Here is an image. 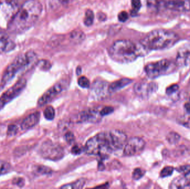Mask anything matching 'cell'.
<instances>
[{
    "label": "cell",
    "instance_id": "obj_24",
    "mask_svg": "<svg viewBox=\"0 0 190 189\" xmlns=\"http://www.w3.org/2000/svg\"><path fill=\"white\" fill-rule=\"evenodd\" d=\"M180 135L177 133L171 132L167 135L166 140L170 144H176L179 142Z\"/></svg>",
    "mask_w": 190,
    "mask_h": 189
},
{
    "label": "cell",
    "instance_id": "obj_36",
    "mask_svg": "<svg viewBox=\"0 0 190 189\" xmlns=\"http://www.w3.org/2000/svg\"><path fill=\"white\" fill-rule=\"evenodd\" d=\"M64 138L65 139L66 142L69 144H72L75 140V137L74 136V134L71 132L66 133L64 136Z\"/></svg>",
    "mask_w": 190,
    "mask_h": 189
},
{
    "label": "cell",
    "instance_id": "obj_15",
    "mask_svg": "<svg viewBox=\"0 0 190 189\" xmlns=\"http://www.w3.org/2000/svg\"><path fill=\"white\" fill-rule=\"evenodd\" d=\"M190 62V44H185L177 53L176 63L179 65H187Z\"/></svg>",
    "mask_w": 190,
    "mask_h": 189
},
{
    "label": "cell",
    "instance_id": "obj_34",
    "mask_svg": "<svg viewBox=\"0 0 190 189\" xmlns=\"http://www.w3.org/2000/svg\"><path fill=\"white\" fill-rule=\"evenodd\" d=\"M18 127L16 125L11 124L8 125L7 130V134L9 137L14 136L18 132Z\"/></svg>",
    "mask_w": 190,
    "mask_h": 189
},
{
    "label": "cell",
    "instance_id": "obj_20",
    "mask_svg": "<svg viewBox=\"0 0 190 189\" xmlns=\"http://www.w3.org/2000/svg\"><path fill=\"white\" fill-rule=\"evenodd\" d=\"M188 179L185 177H178L172 181L169 185L170 189H186Z\"/></svg>",
    "mask_w": 190,
    "mask_h": 189
},
{
    "label": "cell",
    "instance_id": "obj_43",
    "mask_svg": "<svg viewBox=\"0 0 190 189\" xmlns=\"http://www.w3.org/2000/svg\"><path fill=\"white\" fill-rule=\"evenodd\" d=\"M185 109L187 114H190V103H186L185 104Z\"/></svg>",
    "mask_w": 190,
    "mask_h": 189
},
{
    "label": "cell",
    "instance_id": "obj_8",
    "mask_svg": "<svg viewBox=\"0 0 190 189\" xmlns=\"http://www.w3.org/2000/svg\"><path fill=\"white\" fill-rule=\"evenodd\" d=\"M67 82L61 80L56 83L49 88L42 96L39 99L37 104L39 106H43L52 101L56 96L61 93L67 87Z\"/></svg>",
    "mask_w": 190,
    "mask_h": 189
},
{
    "label": "cell",
    "instance_id": "obj_17",
    "mask_svg": "<svg viewBox=\"0 0 190 189\" xmlns=\"http://www.w3.org/2000/svg\"><path fill=\"white\" fill-rule=\"evenodd\" d=\"M15 44L7 34L0 32V52H10L15 48Z\"/></svg>",
    "mask_w": 190,
    "mask_h": 189
},
{
    "label": "cell",
    "instance_id": "obj_44",
    "mask_svg": "<svg viewBox=\"0 0 190 189\" xmlns=\"http://www.w3.org/2000/svg\"><path fill=\"white\" fill-rule=\"evenodd\" d=\"M58 1L61 3H62L63 5H66L69 2V0H58Z\"/></svg>",
    "mask_w": 190,
    "mask_h": 189
},
{
    "label": "cell",
    "instance_id": "obj_46",
    "mask_svg": "<svg viewBox=\"0 0 190 189\" xmlns=\"http://www.w3.org/2000/svg\"><path fill=\"white\" fill-rule=\"evenodd\" d=\"M2 109V108H1V105H0V109Z\"/></svg>",
    "mask_w": 190,
    "mask_h": 189
},
{
    "label": "cell",
    "instance_id": "obj_9",
    "mask_svg": "<svg viewBox=\"0 0 190 189\" xmlns=\"http://www.w3.org/2000/svg\"><path fill=\"white\" fill-rule=\"evenodd\" d=\"M171 62L167 59L162 60L156 63H151L146 65L145 70L149 78L154 79L164 74L169 70Z\"/></svg>",
    "mask_w": 190,
    "mask_h": 189
},
{
    "label": "cell",
    "instance_id": "obj_18",
    "mask_svg": "<svg viewBox=\"0 0 190 189\" xmlns=\"http://www.w3.org/2000/svg\"><path fill=\"white\" fill-rule=\"evenodd\" d=\"M132 82V80L128 78H123L117 80L109 85V91L110 93H115L128 86Z\"/></svg>",
    "mask_w": 190,
    "mask_h": 189
},
{
    "label": "cell",
    "instance_id": "obj_13",
    "mask_svg": "<svg viewBox=\"0 0 190 189\" xmlns=\"http://www.w3.org/2000/svg\"><path fill=\"white\" fill-rule=\"evenodd\" d=\"M166 9L177 12L190 11V0H166Z\"/></svg>",
    "mask_w": 190,
    "mask_h": 189
},
{
    "label": "cell",
    "instance_id": "obj_16",
    "mask_svg": "<svg viewBox=\"0 0 190 189\" xmlns=\"http://www.w3.org/2000/svg\"><path fill=\"white\" fill-rule=\"evenodd\" d=\"M40 118V113L36 111L30 114L25 118L22 122L21 129L22 130H28L36 125L39 122Z\"/></svg>",
    "mask_w": 190,
    "mask_h": 189
},
{
    "label": "cell",
    "instance_id": "obj_30",
    "mask_svg": "<svg viewBox=\"0 0 190 189\" xmlns=\"http://www.w3.org/2000/svg\"><path fill=\"white\" fill-rule=\"evenodd\" d=\"M78 84L81 88H88L90 87V80L85 76H82L78 78Z\"/></svg>",
    "mask_w": 190,
    "mask_h": 189
},
{
    "label": "cell",
    "instance_id": "obj_21",
    "mask_svg": "<svg viewBox=\"0 0 190 189\" xmlns=\"http://www.w3.org/2000/svg\"><path fill=\"white\" fill-rule=\"evenodd\" d=\"M86 180L84 178L78 179L77 180L71 184H66L61 187V189H82L86 184Z\"/></svg>",
    "mask_w": 190,
    "mask_h": 189
},
{
    "label": "cell",
    "instance_id": "obj_3",
    "mask_svg": "<svg viewBox=\"0 0 190 189\" xmlns=\"http://www.w3.org/2000/svg\"><path fill=\"white\" fill-rule=\"evenodd\" d=\"M148 51L140 42L137 44L130 40L121 39L115 41L109 47V54L116 62L128 63L132 62L138 57L146 55Z\"/></svg>",
    "mask_w": 190,
    "mask_h": 189
},
{
    "label": "cell",
    "instance_id": "obj_40",
    "mask_svg": "<svg viewBox=\"0 0 190 189\" xmlns=\"http://www.w3.org/2000/svg\"><path fill=\"white\" fill-rule=\"evenodd\" d=\"M118 20L120 22H125L127 20L128 18V13L126 12L122 11V12H121L118 14Z\"/></svg>",
    "mask_w": 190,
    "mask_h": 189
},
{
    "label": "cell",
    "instance_id": "obj_11",
    "mask_svg": "<svg viewBox=\"0 0 190 189\" xmlns=\"http://www.w3.org/2000/svg\"><path fill=\"white\" fill-rule=\"evenodd\" d=\"M157 89V85L155 82H139L134 86V91L137 96L142 98L149 97Z\"/></svg>",
    "mask_w": 190,
    "mask_h": 189
},
{
    "label": "cell",
    "instance_id": "obj_42",
    "mask_svg": "<svg viewBox=\"0 0 190 189\" xmlns=\"http://www.w3.org/2000/svg\"><path fill=\"white\" fill-rule=\"evenodd\" d=\"M97 18H99V20L100 21H104V20L106 18V15H104V13H99L97 14Z\"/></svg>",
    "mask_w": 190,
    "mask_h": 189
},
{
    "label": "cell",
    "instance_id": "obj_26",
    "mask_svg": "<svg viewBox=\"0 0 190 189\" xmlns=\"http://www.w3.org/2000/svg\"><path fill=\"white\" fill-rule=\"evenodd\" d=\"M44 118L49 120H52L55 117V111L52 106H47L44 111Z\"/></svg>",
    "mask_w": 190,
    "mask_h": 189
},
{
    "label": "cell",
    "instance_id": "obj_28",
    "mask_svg": "<svg viewBox=\"0 0 190 189\" xmlns=\"http://www.w3.org/2000/svg\"><path fill=\"white\" fill-rule=\"evenodd\" d=\"M146 173V171L141 168H136L132 173V179L135 180H138L141 179Z\"/></svg>",
    "mask_w": 190,
    "mask_h": 189
},
{
    "label": "cell",
    "instance_id": "obj_25",
    "mask_svg": "<svg viewBox=\"0 0 190 189\" xmlns=\"http://www.w3.org/2000/svg\"><path fill=\"white\" fill-rule=\"evenodd\" d=\"M94 13L91 10H87L85 13L84 18V24L87 26H90L92 25L94 20Z\"/></svg>",
    "mask_w": 190,
    "mask_h": 189
},
{
    "label": "cell",
    "instance_id": "obj_47",
    "mask_svg": "<svg viewBox=\"0 0 190 189\" xmlns=\"http://www.w3.org/2000/svg\"></svg>",
    "mask_w": 190,
    "mask_h": 189
},
{
    "label": "cell",
    "instance_id": "obj_41",
    "mask_svg": "<svg viewBox=\"0 0 190 189\" xmlns=\"http://www.w3.org/2000/svg\"><path fill=\"white\" fill-rule=\"evenodd\" d=\"M82 149L78 145H74L71 149V153L74 155H79L82 153Z\"/></svg>",
    "mask_w": 190,
    "mask_h": 189
},
{
    "label": "cell",
    "instance_id": "obj_22",
    "mask_svg": "<svg viewBox=\"0 0 190 189\" xmlns=\"http://www.w3.org/2000/svg\"><path fill=\"white\" fill-rule=\"evenodd\" d=\"M33 172L37 175H50L52 170L46 166L36 165L33 166Z\"/></svg>",
    "mask_w": 190,
    "mask_h": 189
},
{
    "label": "cell",
    "instance_id": "obj_45",
    "mask_svg": "<svg viewBox=\"0 0 190 189\" xmlns=\"http://www.w3.org/2000/svg\"><path fill=\"white\" fill-rule=\"evenodd\" d=\"M81 69L80 68V67H79L77 68V74H80V73H81Z\"/></svg>",
    "mask_w": 190,
    "mask_h": 189
},
{
    "label": "cell",
    "instance_id": "obj_19",
    "mask_svg": "<svg viewBox=\"0 0 190 189\" xmlns=\"http://www.w3.org/2000/svg\"><path fill=\"white\" fill-rule=\"evenodd\" d=\"M166 0H147V6L152 12L166 9Z\"/></svg>",
    "mask_w": 190,
    "mask_h": 189
},
{
    "label": "cell",
    "instance_id": "obj_33",
    "mask_svg": "<svg viewBox=\"0 0 190 189\" xmlns=\"http://www.w3.org/2000/svg\"><path fill=\"white\" fill-rule=\"evenodd\" d=\"M37 65H39V68L41 69L42 70H49L51 67V63L46 60H41L39 61Z\"/></svg>",
    "mask_w": 190,
    "mask_h": 189
},
{
    "label": "cell",
    "instance_id": "obj_39",
    "mask_svg": "<svg viewBox=\"0 0 190 189\" xmlns=\"http://www.w3.org/2000/svg\"><path fill=\"white\" fill-rule=\"evenodd\" d=\"M12 184L20 187H22L25 185V180L22 178H16L13 179Z\"/></svg>",
    "mask_w": 190,
    "mask_h": 189
},
{
    "label": "cell",
    "instance_id": "obj_6",
    "mask_svg": "<svg viewBox=\"0 0 190 189\" xmlns=\"http://www.w3.org/2000/svg\"><path fill=\"white\" fill-rule=\"evenodd\" d=\"M39 153L44 159L52 161L59 160L64 156L63 147L51 141H46L42 144Z\"/></svg>",
    "mask_w": 190,
    "mask_h": 189
},
{
    "label": "cell",
    "instance_id": "obj_27",
    "mask_svg": "<svg viewBox=\"0 0 190 189\" xmlns=\"http://www.w3.org/2000/svg\"><path fill=\"white\" fill-rule=\"evenodd\" d=\"M178 122L183 126L190 128V114L184 115L178 119Z\"/></svg>",
    "mask_w": 190,
    "mask_h": 189
},
{
    "label": "cell",
    "instance_id": "obj_37",
    "mask_svg": "<svg viewBox=\"0 0 190 189\" xmlns=\"http://www.w3.org/2000/svg\"><path fill=\"white\" fill-rule=\"evenodd\" d=\"M114 110V109L112 106H104V108L100 110V114L102 117H104L112 113Z\"/></svg>",
    "mask_w": 190,
    "mask_h": 189
},
{
    "label": "cell",
    "instance_id": "obj_14",
    "mask_svg": "<svg viewBox=\"0 0 190 189\" xmlns=\"http://www.w3.org/2000/svg\"><path fill=\"white\" fill-rule=\"evenodd\" d=\"M102 116L100 114V110L98 109H88L85 111L81 112L80 114L79 119L82 122H89V123H97L101 120Z\"/></svg>",
    "mask_w": 190,
    "mask_h": 189
},
{
    "label": "cell",
    "instance_id": "obj_5",
    "mask_svg": "<svg viewBox=\"0 0 190 189\" xmlns=\"http://www.w3.org/2000/svg\"><path fill=\"white\" fill-rule=\"evenodd\" d=\"M37 56L34 51H28L19 55L6 68L2 77V83L5 85L14 78L18 73L26 72L38 63Z\"/></svg>",
    "mask_w": 190,
    "mask_h": 189
},
{
    "label": "cell",
    "instance_id": "obj_32",
    "mask_svg": "<svg viewBox=\"0 0 190 189\" xmlns=\"http://www.w3.org/2000/svg\"><path fill=\"white\" fill-rule=\"evenodd\" d=\"M176 170L178 173H181L183 176H187L190 174V165L180 166Z\"/></svg>",
    "mask_w": 190,
    "mask_h": 189
},
{
    "label": "cell",
    "instance_id": "obj_1",
    "mask_svg": "<svg viewBox=\"0 0 190 189\" xmlns=\"http://www.w3.org/2000/svg\"><path fill=\"white\" fill-rule=\"evenodd\" d=\"M127 135L118 130L102 132L91 137L86 142L83 150L89 155L106 158L110 154L124 147Z\"/></svg>",
    "mask_w": 190,
    "mask_h": 189
},
{
    "label": "cell",
    "instance_id": "obj_38",
    "mask_svg": "<svg viewBox=\"0 0 190 189\" xmlns=\"http://www.w3.org/2000/svg\"><path fill=\"white\" fill-rule=\"evenodd\" d=\"M179 89V86L177 85L176 84H173L171 86L169 87L166 89V93L168 95H171L173 93H175L176 92H177Z\"/></svg>",
    "mask_w": 190,
    "mask_h": 189
},
{
    "label": "cell",
    "instance_id": "obj_29",
    "mask_svg": "<svg viewBox=\"0 0 190 189\" xmlns=\"http://www.w3.org/2000/svg\"><path fill=\"white\" fill-rule=\"evenodd\" d=\"M70 37L72 41L77 42L82 41L85 37V35L81 31H73L71 34Z\"/></svg>",
    "mask_w": 190,
    "mask_h": 189
},
{
    "label": "cell",
    "instance_id": "obj_23",
    "mask_svg": "<svg viewBox=\"0 0 190 189\" xmlns=\"http://www.w3.org/2000/svg\"><path fill=\"white\" fill-rule=\"evenodd\" d=\"M12 166L7 161L0 160V176L5 175L11 171Z\"/></svg>",
    "mask_w": 190,
    "mask_h": 189
},
{
    "label": "cell",
    "instance_id": "obj_10",
    "mask_svg": "<svg viewBox=\"0 0 190 189\" xmlns=\"http://www.w3.org/2000/svg\"><path fill=\"white\" fill-rule=\"evenodd\" d=\"M145 145V142L142 138L131 137L125 144L123 148V155L131 156L140 154L144 149Z\"/></svg>",
    "mask_w": 190,
    "mask_h": 189
},
{
    "label": "cell",
    "instance_id": "obj_7",
    "mask_svg": "<svg viewBox=\"0 0 190 189\" xmlns=\"http://www.w3.org/2000/svg\"><path fill=\"white\" fill-rule=\"evenodd\" d=\"M27 84V81L24 78H21L12 87L6 91L0 98V105L2 108L6 104L10 103L13 99L18 97L24 91Z\"/></svg>",
    "mask_w": 190,
    "mask_h": 189
},
{
    "label": "cell",
    "instance_id": "obj_2",
    "mask_svg": "<svg viewBox=\"0 0 190 189\" xmlns=\"http://www.w3.org/2000/svg\"><path fill=\"white\" fill-rule=\"evenodd\" d=\"M42 11V6L39 1H27L11 18L8 30L15 34H21L29 30L39 20Z\"/></svg>",
    "mask_w": 190,
    "mask_h": 189
},
{
    "label": "cell",
    "instance_id": "obj_4",
    "mask_svg": "<svg viewBox=\"0 0 190 189\" xmlns=\"http://www.w3.org/2000/svg\"><path fill=\"white\" fill-rule=\"evenodd\" d=\"M179 37L174 32L158 29L150 32L140 41L146 49L159 50L169 48L177 43Z\"/></svg>",
    "mask_w": 190,
    "mask_h": 189
},
{
    "label": "cell",
    "instance_id": "obj_35",
    "mask_svg": "<svg viewBox=\"0 0 190 189\" xmlns=\"http://www.w3.org/2000/svg\"><path fill=\"white\" fill-rule=\"evenodd\" d=\"M131 5H132V13H136L140 9L141 7V2L140 0H132L131 1Z\"/></svg>",
    "mask_w": 190,
    "mask_h": 189
},
{
    "label": "cell",
    "instance_id": "obj_31",
    "mask_svg": "<svg viewBox=\"0 0 190 189\" xmlns=\"http://www.w3.org/2000/svg\"><path fill=\"white\" fill-rule=\"evenodd\" d=\"M174 169L172 166H166L162 170L160 173V176L161 178H166L171 176L174 173Z\"/></svg>",
    "mask_w": 190,
    "mask_h": 189
},
{
    "label": "cell",
    "instance_id": "obj_12",
    "mask_svg": "<svg viewBox=\"0 0 190 189\" xmlns=\"http://www.w3.org/2000/svg\"><path fill=\"white\" fill-rule=\"evenodd\" d=\"M109 84L102 80H97L94 82L91 88V92L94 98L102 99L109 95Z\"/></svg>",
    "mask_w": 190,
    "mask_h": 189
}]
</instances>
